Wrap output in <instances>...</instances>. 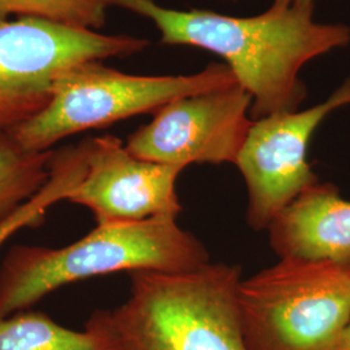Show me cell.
<instances>
[{"instance_id": "ba28073f", "label": "cell", "mask_w": 350, "mask_h": 350, "mask_svg": "<svg viewBox=\"0 0 350 350\" xmlns=\"http://www.w3.org/2000/svg\"><path fill=\"white\" fill-rule=\"evenodd\" d=\"M252 98L239 83L163 104L126 142L135 157L186 169L192 163H232L248 137Z\"/></svg>"}, {"instance_id": "7c38bea8", "label": "cell", "mask_w": 350, "mask_h": 350, "mask_svg": "<svg viewBox=\"0 0 350 350\" xmlns=\"http://www.w3.org/2000/svg\"><path fill=\"white\" fill-rule=\"evenodd\" d=\"M88 139L53 150L50 178L37 195L0 225V248L24 228H34L44 221L51 208L68 201L88 172Z\"/></svg>"}, {"instance_id": "e0dca14e", "label": "cell", "mask_w": 350, "mask_h": 350, "mask_svg": "<svg viewBox=\"0 0 350 350\" xmlns=\"http://www.w3.org/2000/svg\"><path fill=\"white\" fill-rule=\"evenodd\" d=\"M227 1H237V0H227Z\"/></svg>"}, {"instance_id": "30bf717a", "label": "cell", "mask_w": 350, "mask_h": 350, "mask_svg": "<svg viewBox=\"0 0 350 350\" xmlns=\"http://www.w3.org/2000/svg\"><path fill=\"white\" fill-rule=\"evenodd\" d=\"M267 232L279 258L350 265V200L332 185L318 182L304 191Z\"/></svg>"}, {"instance_id": "2e32d148", "label": "cell", "mask_w": 350, "mask_h": 350, "mask_svg": "<svg viewBox=\"0 0 350 350\" xmlns=\"http://www.w3.org/2000/svg\"><path fill=\"white\" fill-rule=\"evenodd\" d=\"M342 350H350V325L345 334V338H344V345H342Z\"/></svg>"}, {"instance_id": "9c48e42d", "label": "cell", "mask_w": 350, "mask_h": 350, "mask_svg": "<svg viewBox=\"0 0 350 350\" xmlns=\"http://www.w3.org/2000/svg\"><path fill=\"white\" fill-rule=\"evenodd\" d=\"M88 139V172L68 202L88 209L96 225L178 218L185 169L138 159L113 135Z\"/></svg>"}, {"instance_id": "6da1fadb", "label": "cell", "mask_w": 350, "mask_h": 350, "mask_svg": "<svg viewBox=\"0 0 350 350\" xmlns=\"http://www.w3.org/2000/svg\"><path fill=\"white\" fill-rule=\"evenodd\" d=\"M114 5L150 20L163 44L218 55L250 94L253 120L299 111L308 95L304 65L350 43V27L317 23L314 4L273 3L250 17L173 10L154 0H114Z\"/></svg>"}, {"instance_id": "8992f818", "label": "cell", "mask_w": 350, "mask_h": 350, "mask_svg": "<svg viewBox=\"0 0 350 350\" xmlns=\"http://www.w3.org/2000/svg\"><path fill=\"white\" fill-rule=\"evenodd\" d=\"M148 46L146 38L108 36L31 17L0 23V131L13 130L42 111L64 69L131 56Z\"/></svg>"}, {"instance_id": "7a4b0ae2", "label": "cell", "mask_w": 350, "mask_h": 350, "mask_svg": "<svg viewBox=\"0 0 350 350\" xmlns=\"http://www.w3.org/2000/svg\"><path fill=\"white\" fill-rule=\"evenodd\" d=\"M130 295L90 317L113 350H248L239 308L238 265L183 273H130Z\"/></svg>"}, {"instance_id": "277c9868", "label": "cell", "mask_w": 350, "mask_h": 350, "mask_svg": "<svg viewBox=\"0 0 350 350\" xmlns=\"http://www.w3.org/2000/svg\"><path fill=\"white\" fill-rule=\"evenodd\" d=\"M248 350H342L350 265L279 258L239 286Z\"/></svg>"}, {"instance_id": "4fadbf2b", "label": "cell", "mask_w": 350, "mask_h": 350, "mask_svg": "<svg viewBox=\"0 0 350 350\" xmlns=\"http://www.w3.org/2000/svg\"><path fill=\"white\" fill-rule=\"evenodd\" d=\"M53 150H26L11 130L0 131V225L47 183Z\"/></svg>"}, {"instance_id": "8fae6325", "label": "cell", "mask_w": 350, "mask_h": 350, "mask_svg": "<svg viewBox=\"0 0 350 350\" xmlns=\"http://www.w3.org/2000/svg\"><path fill=\"white\" fill-rule=\"evenodd\" d=\"M0 350H113V345L90 319L85 331H75L27 309L0 318Z\"/></svg>"}, {"instance_id": "52a82bcc", "label": "cell", "mask_w": 350, "mask_h": 350, "mask_svg": "<svg viewBox=\"0 0 350 350\" xmlns=\"http://www.w3.org/2000/svg\"><path fill=\"white\" fill-rule=\"evenodd\" d=\"M347 105L350 77L312 108L253 120L235 163L247 186L245 218L252 230L267 231L279 213L319 182L308 163L309 143L328 114Z\"/></svg>"}, {"instance_id": "9a60e30c", "label": "cell", "mask_w": 350, "mask_h": 350, "mask_svg": "<svg viewBox=\"0 0 350 350\" xmlns=\"http://www.w3.org/2000/svg\"><path fill=\"white\" fill-rule=\"evenodd\" d=\"M314 1H315V0H274L273 3L291 5V4H314Z\"/></svg>"}, {"instance_id": "3957f363", "label": "cell", "mask_w": 350, "mask_h": 350, "mask_svg": "<svg viewBox=\"0 0 350 350\" xmlns=\"http://www.w3.org/2000/svg\"><path fill=\"white\" fill-rule=\"evenodd\" d=\"M211 262L174 218L96 225L62 248L16 245L0 265V318L27 310L68 284L116 273H183Z\"/></svg>"}, {"instance_id": "5bb4252c", "label": "cell", "mask_w": 350, "mask_h": 350, "mask_svg": "<svg viewBox=\"0 0 350 350\" xmlns=\"http://www.w3.org/2000/svg\"><path fill=\"white\" fill-rule=\"evenodd\" d=\"M112 5L114 0H0V23L17 16L98 31Z\"/></svg>"}, {"instance_id": "5b68a950", "label": "cell", "mask_w": 350, "mask_h": 350, "mask_svg": "<svg viewBox=\"0 0 350 350\" xmlns=\"http://www.w3.org/2000/svg\"><path fill=\"white\" fill-rule=\"evenodd\" d=\"M234 83L237 78L225 63L209 64L193 75H135L90 60L56 75L44 108L11 131L26 150L46 152L75 134L154 113L176 98Z\"/></svg>"}]
</instances>
